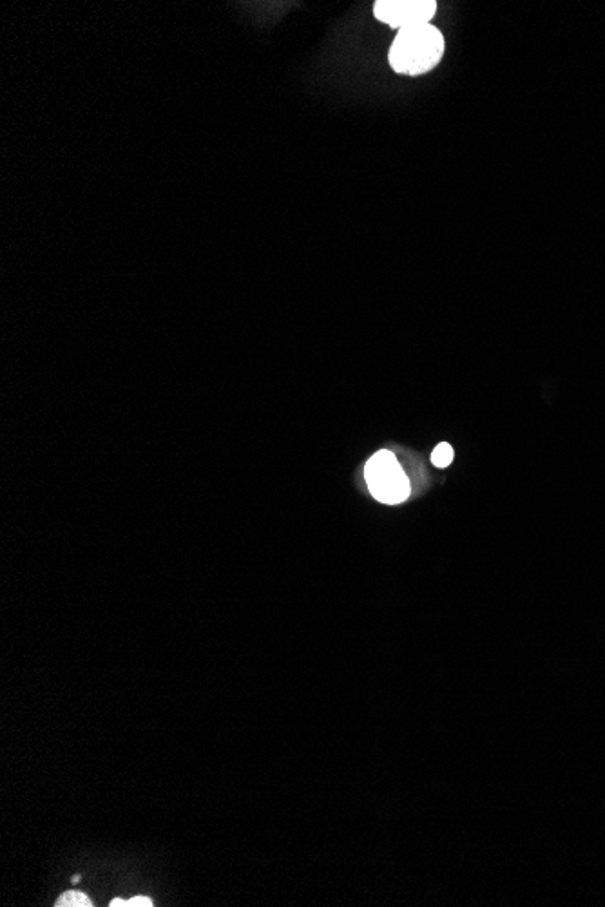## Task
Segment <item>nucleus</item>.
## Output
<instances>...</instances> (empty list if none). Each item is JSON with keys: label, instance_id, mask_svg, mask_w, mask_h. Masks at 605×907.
<instances>
[{"label": "nucleus", "instance_id": "6", "mask_svg": "<svg viewBox=\"0 0 605 907\" xmlns=\"http://www.w3.org/2000/svg\"><path fill=\"white\" fill-rule=\"evenodd\" d=\"M111 907H153V900L149 897H135L131 900H120V898H115L111 900Z\"/></svg>", "mask_w": 605, "mask_h": 907}, {"label": "nucleus", "instance_id": "4", "mask_svg": "<svg viewBox=\"0 0 605 907\" xmlns=\"http://www.w3.org/2000/svg\"><path fill=\"white\" fill-rule=\"evenodd\" d=\"M57 907H91L93 902L89 900L87 895L80 893V891H66L62 897L58 898Z\"/></svg>", "mask_w": 605, "mask_h": 907}, {"label": "nucleus", "instance_id": "1", "mask_svg": "<svg viewBox=\"0 0 605 907\" xmlns=\"http://www.w3.org/2000/svg\"><path fill=\"white\" fill-rule=\"evenodd\" d=\"M444 53L441 31L432 24L401 29L390 49V66L401 75H424L439 64Z\"/></svg>", "mask_w": 605, "mask_h": 907}, {"label": "nucleus", "instance_id": "3", "mask_svg": "<svg viewBox=\"0 0 605 907\" xmlns=\"http://www.w3.org/2000/svg\"><path fill=\"white\" fill-rule=\"evenodd\" d=\"M435 11L437 4L433 0H377L374 4L377 20L399 31L430 24Z\"/></svg>", "mask_w": 605, "mask_h": 907}, {"label": "nucleus", "instance_id": "7", "mask_svg": "<svg viewBox=\"0 0 605 907\" xmlns=\"http://www.w3.org/2000/svg\"><path fill=\"white\" fill-rule=\"evenodd\" d=\"M71 882H73V884H78V882H80V877H78V875L77 877H73V879H71Z\"/></svg>", "mask_w": 605, "mask_h": 907}, {"label": "nucleus", "instance_id": "2", "mask_svg": "<svg viewBox=\"0 0 605 907\" xmlns=\"http://www.w3.org/2000/svg\"><path fill=\"white\" fill-rule=\"evenodd\" d=\"M366 482L370 493L379 502L399 504L410 495V484L390 451H379L368 460L365 469Z\"/></svg>", "mask_w": 605, "mask_h": 907}, {"label": "nucleus", "instance_id": "5", "mask_svg": "<svg viewBox=\"0 0 605 907\" xmlns=\"http://www.w3.org/2000/svg\"><path fill=\"white\" fill-rule=\"evenodd\" d=\"M453 449L450 444L441 442L437 448L433 449L432 462L437 468H448L452 464Z\"/></svg>", "mask_w": 605, "mask_h": 907}]
</instances>
